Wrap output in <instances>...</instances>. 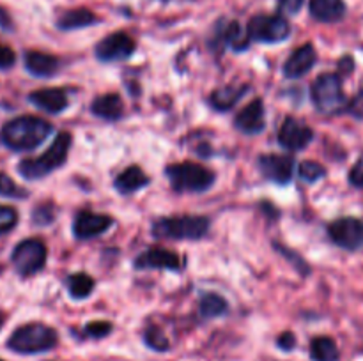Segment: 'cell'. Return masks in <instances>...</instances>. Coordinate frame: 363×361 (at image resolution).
Returning <instances> with one entry per match:
<instances>
[{
  "label": "cell",
  "instance_id": "cell-1",
  "mask_svg": "<svg viewBox=\"0 0 363 361\" xmlns=\"http://www.w3.org/2000/svg\"><path fill=\"white\" fill-rule=\"evenodd\" d=\"M52 124L35 115H20L7 120L0 130V144L9 151L25 152L39 147L52 134Z\"/></svg>",
  "mask_w": 363,
  "mask_h": 361
},
{
  "label": "cell",
  "instance_id": "cell-9",
  "mask_svg": "<svg viewBox=\"0 0 363 361\" xmlns=\"http://www.w3.org/2000/svg\"><path fill=\"white\" fill-rule=\"evenodd\" d=\"M330 239L344 250L354 251L363 246V222L358 218H339L330 223Z\"/></svg>",
  "mask_w": 363,
  "mask_h": 361
},
{
  "label": "cell",
  "instance_id": "cell-18",
  "mask_svg": "<svg viewBox=\"0 0 363 361\" xmlns=\"http://www.w3.org/2000/svg\"><path fill=\"white\" fill-rule=\"evenodd\" d=\"M23 62L28 73L38 78L53 76L59 71L60 66V60L57 57L43 52H27L25 53Z\"/></svg>",
  "mask_w": 363,
  "mask_h": 361
},
{
  "label": "cell",
  "instance_id": "cell-33",
  "mask_svg": "<svg viewBox=\"0 0 363 361\" xmlns=\"http://www.w3.org/2000/svg\"><path fill=\"white\" fill-rule=\"evenodd\" d=\"M16 62V55H14L13 48L6 45H0V71L11 69Z\"/></svg>",
  "mask_w": 363,
  "mask_h": 361
},
{
  "label": "cell",
  "instance_id": "cell-19",
  "mask_svg": "<svg viewBox=\"0 0 363 361\" xmlns=\"http://www.w3.org/2000/svg\"><path fill=\"white\" fill-rule=\"evenodd\" d=\"M311 14L318 21L335 23L346 14L344 0H311Z\"/></svg>",
  "mask_w": 363,
  "mask_h": 361
},
{
  "label": "cell",
  "instance_id": "cell-41",
  "mask_svg": "<svg viewBox=\"0 0 363 361\" xmlns=\"http://www.w3.org/2000/svg\"><path fill=\"white\" fill-rule=\"evenodd\" d=\"M2 271H4V268H2V264H0V275H2Z\"/></svg>",
  "mask_w": 363,
  "mask_h": 361
},
{
  "label": "cell",
  "instance_id": "cell-39",
  "mask_svg": "<svg viewBox=\"0 0 363 361\" xmlns=\"http://www.w3.org/2000/svg\"><path fill=\"white\" fill-rule=\"evenodd\" d=\"M7 23H9V21H7V14L0 9V25H2V27H7Z\"/></svg>",
  "mask_w": 363,
  "mask_h": 361
},
{
  "label": "cell",
  "instance_id": "cell-23",
  "mask_svg": "<svg viewBox=\"0 0 363 361\" xmlns=\"http://www.w3.org/2000/svg\"><path fill=\"white\" fill-rule=\"evenodd\" d=\"M248 91L247 85H225V87L216 88L209 98V103L216 110H229L241 99V96Z\"/></svg>",
  "mask_w": 363,
  "mask_h": 361
},
{
  "label": "cell",
  "instance_id": "cell-40",
  "mask_svg": "<svg viewBox=\"0 0 363 361\" xmlns=\"http://www.w3.org/2000/svg\"><path fill=\"white\" fill-rule=\"evenodd\" d=\"M4 321H6V315H4V311H0V329H2Z\"/></svg>",
  "mask_w": 363,
  "mask_h": 361
},
{
  "label": "cell",
  "instance_id": "cell-7",
  "mask_svg": "<svg viewBox=\"0 0 363 361\" xmlns=\"http://www.w3.org/2000/svg\"><path fill=\"white\" fill-rule=\"evenodd\" d=\"M46 257H48L46 244L41 239L32 237V239H23L14 246L13 253H11V262L18 275L27 278L45 268Z\"/></svg>",
  "mask_w": 363,
  "mask_h": 361
},
{
  "label": "cell",
  "instance_id": "cell-29",
  "mask_svg": "<svg viewBox=\"0 0 363 361\" xmlns=\"http://www.w3.org/2000/svg\"><path fill=\"white\" fill-rule=\"evenodd\" d=\"M28 191L23 190L21 186H18L13 179H11L7 173L0 172V197L7 198H27Z\"/></svg>",
  "mask_w": 363,
  "mask_h": 361
},
{
  "label": "cell",
  "instance_id": "cell-22",
  "mask_svg": "<svg viewBox=\"0 0 363 361\" xmlns=\"http://www.w3.org/2000/svg\"><path fill=\"white\" fill-rule=\"evenodd\" d=\"M218 39L222 45L229 46V48L236 50V52L245 50L248 46V42H250L247 30H243L238 21H229V23L223 25L218 30Z\"/></svg>",
  "mask_w": 363,
  "mask_h": 361
},
{
  "label": "cell",
  "instance_id": "cell-10",
  "mask_svg": "<svg viewBox=\"0 0 363 361\" xmlns=\"http://www.w3.org/2000/svg\"><path fill=\"white\" fill-rule=\"evenodd\" d=\"M135 41L124 32L106 35L96 45V57L103 62H121L133 55Z\"/></svg>",
  "mask_w": 363,
  "mask_h": 361
},
{
  "label": "cell",
  "instance_id": "cell-42",
  "mask_svg": "<svg viewBox=\"0 0 363 361\" xmlns=\"http://www.w3.org/2000/svg\"><path fill=\"white\" fill-rule=\"evenodd\" d=\"M0 361H4V360H0Z\"/></svg>",
  "mask_w": 363,
  "mask_h": 361
},
{
  "label": "cell",
  "instance_id": "cell-30",
  "mask_svg": "<svg viewBox=\"0 0 363 361\" xmlns=\"http://www.w3.org/2000/svg\"><path fill=\"white\" fill-rule=\"evenodd\" d=\"M18 211L11 205H0V236H6L16 227Z\"/></svg>",
  "mask_w": 363,
  "mask_h": 361
},
{
  "label": "cell",
  "instance_id": "cell-17",
  "mask_svg": "<svg viewBox=\"0 0 363 361\" xmlns=\"http://www.w3.org/2000/svg\"><path fill=\"white\" fill-rule=\"evenodd\" d=\"M28 101L46 113H60L67 106V94L62 88H39L28 94Z\"/></svg>",
  "mask_w": 363,
  "mask_h": 361
},
{
  "label": "cell",
  "instance_id": "cell-36",
  "mask_svg": "<svg viewBox=\"0 0 363 361\" xmlns=\"http://www.w3.org/2000/svg\"><path fill=\"white\" fill-rule=\"evenodd\" d=\"M52 209L45 207V205H39L34 211V214H32V219H34L35 225H48V223L52 222Z\"/></svg>",
  "mask_w": 363,
  "mask_h": 361
},
{
  "label": "cell",
  "instance_id": "cell-38",
  "mask_svg": "<svg viewBox=\"0 0 363 361\" xmlns=\"http://www.w3.org/2000/svg\"><path fill=\"white\" fill-rule=\"evenodd\" d=\"M294 343H296V340H294V336L291 335V333H284V335H280L279 345L282 347L284 350H291L294 347Z\"/></svg>",
  "mask_w": 363,
  "mask_h": 361
},
{
  "label": "cell",
  "instance_id": "cell-11",
  "mask_svg": "<svg viewBox=\"0 0 363 361\" xmlns=\"http://www.w3.org/2000/svg\"><path fill=\"white\" fill-rule=\"evenodd\" d=\"M259 170L268 180L287 184L293 179L294 159L286 154H266L259 158Z\"/></svg>",
  "mask_w": 363,
  "mask_h": 361
},
{
  "label": "cell",
  "instance_id": "cell-16",
  "mask_svg": "<svg viewBox=\"0 0 363 361\" xmlns=\"http://www.w3.org/2000/svg\"><path fill=\"white\" fill-rule=\"evenodd\" d=\"M236 127L247 134H257L264 130V105L261 99H254L248 103L243 110L236 115Z\"/></svg>",
  "mask_w": 363,
  "mask_h": 361
},
{
  "label": "cell",
  "instance_id": "cell-6",
  "mask_svg": "<svg viewBox=\"0 0 363 361\" xmlns=\"http://www.w3.org/2000/svg\"><path fill=\"white\" fill-rule=\"evenodd\" d=\"M312 101L323 113H339L346 110L350 101L344 94L342 80L339 74L325 73L318 76L312 85Z\"/></svg>",
  "mask_w": 363,
  "mask_h": 361
},
{
  "label": "cell",
  "instance_id": "cell-34",
  "mask_svg": "<svg viewBox=\"0 0 363 361\" xmlns=\"http://www.w3.org/2000/svg\"><path fill=\"white\" fill-rule=\"evenodd\" d=\"M350 183L354 188H363V154L358 158V161L354 163V166L350 172Z\"/></svg>",
  "mask_w": 363,
  "mask_h": 361
},
{
  "label": "cell",
  "instance_id": "cell-4",
  "mask_svg": "<svg viewBox=\"0 0 363 361\" xmlns=\"http://www.w3.org/2000/svg\"><path fill=\"white\" fill-rule=\"evenodd\" d=\"M165 176L179 193H202L215 183V173L211 170L191 161L167 166Z\"/></svg>",
  "mask_w": 363,
  "mask_h": 361
},
{
  "label": "cell",
  "instance_id": "cell-35",
  "mask_svg": "<svg viewBox=\"0 0 363 361\" xmlns=\"http://www.w3.org/2000/svg\"><path fill=\"white\" fill-rule=\"evenodd\" d=\"M346 110L351 113V115L357 117V119H363V88L357 96H354L353 99H351L350 103H347Z\"/></svg>",
  "mask_w": 363,
  "mask_h": 361
},
{
  "label": "cell",
  "instance_id": "cell-26",
  "mask_svg": "<svg viewBox=\"0 0 363 361\" xmlns=\"http://www.w3.org/2000/svg\"><path fill=\"white\" fill-rule=\"evenodd\" d=\"M92 289H94V280L85 273H77L67 278V290H69L71 297L74 299H84V297L91 296Z\"/></svg>",
  "mask_w": 363,
  "mask_h": 361
},
{
  "label": "cell",
  "instance_id": "cell-20",
  "mask_svg": "<svg viewBox=\"0 0 363 361\" xmlns=\"http://www.w3.org/2000/svg\"><path fill=\"white\" fill-rule=\"evenodd\" d=\"M91 110L94 115L101 117V119L117 120L123 117L124 103L119 94H103L92 101Z\"/></svg>",
  "mask_w": 363,
  "mask_h": 361
},
{
  "label": "cell",
  "instance_id": "cell-27",
  "mask_svg": "<svg viewBox=\"0 0 363 361\" xmlns=\"http://www.w3.org/2000/svg\"><path fill=\"white\" fill-rule=\"evenodd\" d=\"M227 311V301L218 294H206L201 299V314L202 317H220Z\"/></svg>",
  "mask_w": 363,
  "mask_h": 361
},
{
  "label": "cell",
  "instance_id": "cell-37",
  "mask_svg": "<svg viewBox=\"0 0 363 361\" xmlns=\"http://www.w3.org/2000/svg\"><path fill=\"white\" fill-rule=\"evenodd\" d=\"M303 6V0H279V9L284 14H296Z\"/></svg>",
  "mask_w": 363,
  "mask_h": 361
},
{
  "label": "cell",
  "instance_id": "cell-5",
  "mask_svg": "<svg viewBox=\"0 0 363 361\" xmlns=\"http://www.w3.org/2000/svg\"><path fill=\"white\" fill-rule=\"evenodd\" d=\"M209 230L206 216H172L152 225V234L160 239H202Z\"/></svg>",
  "mask_w": 363,
  "mask_h": 361
},
{
  "label": "cell",
  "instance_id": "cell-28",
  "mask_svg": "<svg viewBox=\"0 0 363 361\" xmlns=\"http://www.w3.org/2000/svg\"><path fill=\"white\" fill-rule=\"evenodd\" d=\"M144 340L151 349L158 350V353H163V350H167L170 347L169 338H167V336L163 335L162 329L156 328V326H151V328L145 329Z\"/></svg>",
  "mask_w": 363,
  "mask_h": 361
},
{
  "label": "cell",
  "instance_id": "cell-25",
  "mask_svg": "<svg viewBox=\"0 0 363 361\" xmlns=\"http://www.w3.org/2000/svg\"><path fill=\"white\" fill-rule=\"evenodd\" d=\"M311 356L314 361H339V347L330 336H318L311 342Z\"/></svg>",
  "mask_w": 363,
  "mask_h": 361
},
{
  "label": "cell",
  "instance_id": "cell-2",
  "mask_svg": "<svg viewBox=\"0 0 363 361\" xmlns=\"http://www.w3.org/2000/svg\"><path fill=\"white\" fill-rule=\"evenodd\" d=\"M71 147V134L62 131L57 134L53 144L38 158L21 159L18 163V173L27 180H39L50 176L53 170L62 166L67 159V152Z\"/></svg>",
  "mask_w": 363,
  "mask_h": 361
},
{
  "label": "cell",
  "instance_id": "cell-12",
  "mask_svg": "<svg viewBox=\"0 0 363 361\" xmlns=\"http://www.w3.org/2000/svg\"><path fill=\"white\" fill-rule=\"evenodd\" d=\"M312 137H314V131L293 117H287L279 130V144L287 151L305 149L312 142Z\"/></svg>",
  "mask_w": 363,
  "mask_h": 361
},
{
  "label": "cell",
  "instance_id": "cell-32",
  "mask_svg": "<svg viewBox=\"0 0 363 361\" xmlns=\"http://www.w3.org/2000/svg\"><path fill=\"white\" fill-rule=\"evenodd\" d=\"M112 331V324L106 321H94V322H89L87 326H85L84 333L87 336H91V338H103V336H106L108 333Z\"/></svg>",
  "mask_w": 363,
  "mask_h": 361
},
{
  "label": "cell",
  "instance_id": "cell-13",
  "mask_svg": "<svg viewBox=\"0 0 363 361\" xmlns=\"http://www.w3.org/2000/svg\"><path fill=\"white\" fill-rule=\"evenodd\" d=\"M112 227V218L106 214H96L91 211L78 212L73 223V232L78 239H92L101 236Z\"/></svg>",
  "mask_w": 363,
  "mask_h": 361
},
{
  "label": "cell",
  "instance_id": "cell-14",
  "mask_svg": "<svg viewBox=\"0 0 363 361\" xmlns=\"http://www.w3.org/2000/svg\"><path fill=\"white\" fill-rule=\"evenodd\" d=\"M135 268L137 269H170V271H177L181 268L179 255L174 253L170 250H163V248H149L145 253L137 257L135 260Z\"/></svg>",
  "mask_w": 363,
  "mask_h": 361
},
{
  "label": "cell",
  "instance_id": "cell-24",
  "mask_svg": "<svg viewBox=\"0 0 363 361\" xmlns=\"http://www.w3.org/2000/svg\"><path fill=\"white\" fill-rule=\"evenodd\" d=\"M98 18L91 13L89 9H73L64 13L57 21V27L60 30H77V28L89 27V25L96 23Z\"/></svg>",
  "mask_w": 363,
  "mask_h": 361
},
{
  "label": "cell",
  "instance_id": "cell-3",
  "mask_svg": "<svg viewBox=\"0 0 363 361\" xmlns=\"http://www.w3.org/2000/svg\"><path fill=\"white\" fill-rule=\"evenodd\" d=\"M59 343V335L53 328L43 322H28L20 326L7 338V349L16 354H41Z\"/></svg>",
  "mask_w": 363,
  "mask_h": 361
},
{
  "label": "cell",
  "instance_id": "cell-31",
  "mask_svg": "<svg viewBox=\"0 0 363 361\" xmlns=\"http://www.w3.org/2000/svg\"><path fill=\"white\" fill-rule=\"evenodd\" d=\"M298 173H300L301 179L305 180V183H315V180L319 179V177L325 176V168H323L319 163L315 161H303L300 165V170H298Z\"/></svg>",
  "mask_w": 363,
  "mask_h": 361
},
{
  "label": "cell",
  "instance_id": "cell-21",
  "mask_svg": "<svg viewBox=\"0 0 363 361\" xmlns=\"http://www.w3.org/2000/svg\"><path fill=\"white\" fill-rule=\"evenodd\" d=\"M149 177L145 176L144 170L137 165L128 166L124 172H121L116 179V190L123 195H131L140 188L147 186Z\"/></svg>",
  "mask_w": 363,
  "mask_h": 361
},
{
  "label": "cell",
  "instance_id": "cell-15",
  "mask_svg": "<svg viewBox=\"0 0 363 361\" xmlns=\"http://www.w3.org/2000/svg\"><path fill=\"white\" fill-rule=\"evenodd\" d=\"M318 55L312 45H303L291 53L289 59L284 64V74L287 78H301L314 67Z\"/></svg>",
  "mask_w": 363,
  "mask_h": 361
},
{
  "label": "cell",
  "instance_id": "cell-8",
  "mask_svg": "<svg viewBox=\"0 0 363 361\" xmlns=\"http://www.w3.org/2000/svg\"><path fill=\"white\" fill-rule=\"evenodd\" d=\"M247 34L250 41L280 42L289 38V21L279 14H259L248 21Z\"/></svg>",
  "mask_w": 363,
  "mask_h": 361
}]
</instances>
